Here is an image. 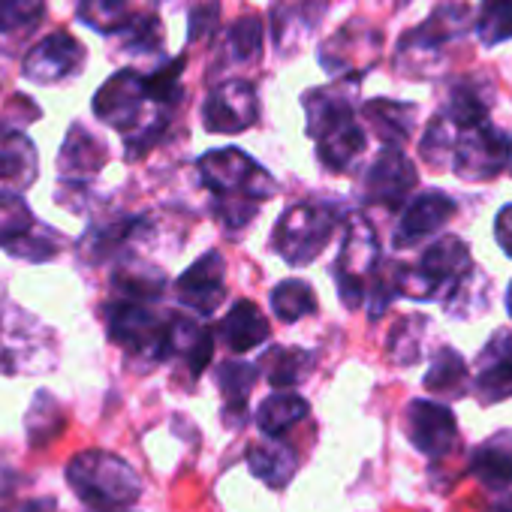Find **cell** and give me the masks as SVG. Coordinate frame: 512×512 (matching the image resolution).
Segmentation results:
<instances>
[{
    "label": "cell",
    "mask_w": 512,
    "mask_h": 512,
    "mask_svg": "<svg viewBox=\"0 0 512 512\" xmlns=\"http://www.w3.org/2000/svg\"><path fill=\"white\" fill-rule=\"evenodd\" d=\"M470 25V10L467 4H455L446 0L440 4L419 28L407 31L398 43V70L413 73V76H428L434 67H440L443 52L449 43H455Z\"/></svg>",
    "instance_id": "obj_8"
},
{
    "label": "cell",
    "mask_w": 512,
    "mask_h": 512,
    "mask_svg": "<svg viewBox=\"0 0 512 512\" xmlns=\"http://www.w3.org/2000/svg\"><path fill=\"white\" fill-rule=\"evenodd\" d=\"M260 118V103L256 91L244 79H229L211 88L205 106H202V124L211 133H241L256 124Z\"/></svg>",
    "instance_id": "obj_13"
},
{
    "label": "cell",
    "mask_w": 512,
    "mask_h": 512,
    "mask_svg": "<svg viewBox=\"0 0 512 512\" xmlns=\"http://www.w3.org/2000/svg\"><path fill=\"white\" fill-rule=\"evenodd\" d=\"M422 157L431 166L452 163L455 175L467 181H485L509 166L512 136L491 121L458 130L443 115H437L422 136Z\"/></svg>",
    "instance_id": "obj_2"
},
{
    "label": "cell",
    "mask_w": 512,
    "mask_h": 512,
    "mask_svg": "<svg viewBox=\"0 0 512 512\" xmlns=\"http://www.w3.org/2000/svg\"><path fill=\"white\" fill-rule=\"evenodd\" d=\"M425 389L440 395V398H461L467 392V365L461 359L458 350L452 347H440L434 356V365L425 374Z\"/></svg>",
    "instance_id": "obj_33"
},
{
    "label": "cell",
    "mask_w": 512,
    "mask_h": 512,
    "mask_svg": "<svg viewBox=\"0 0 512 512\" xmlns=\"http://www.w3.org/2000/svg\"><path fill=\"white\" fill-rule=\"evenodd\" d=\"M196 169H199V181L217 199V217L229 229L250 223L260 202L278 190L275 178L241 148L208 151L199 157Z\"/></svg>",
    "instance_id": "obj_3"
},
{
    "label": "cell",
    "mask_w": 512,
    "mask_h": 512,
    "mask_svg": "<svg viewBox=\"0 0 512 512\" xmlns=\"http://www.w3.org/2000/svg\"><path fill=\"white\" fill-rule=\"evenodd\" d=\"M326 13V0H275L272 4V40L278 52H299L317 31Z\"/></svg>",
    "instance_id": "obj_19"
},
{
    "label": "cell",
    "mask_w": 512,
    "mask_h": 512,
    "mask_svg": "<svg viewBox=\"0 0 512 512\" xmlns=\"http://www.w3.org/2000/svg\"><path fill=\"white\" fill-rule=\"evenodd\" d=\"M308 109V133L317 139V154L326 169L347 172L365 154L368 136L365 127L356 121L353 97L347 88H317L305 97Z\"/></svg>",
    "instance_id": "obj_4"
},
{
    "label": "cell",
    "mask_w": 512,
    "mask_h": 512,
    "mask_svg": "<svg viewBox=\"0 0 512 512\" xmlns=\"http://www.w3.org/2000/svg\"><path fill=\"white\" fill-rule=\"evenodd\" d=\"M380 241L365 217H350L344 229L341 256L335 263V281L344 305L359 311L368 305L374 287L380 284Z\"/></svg>",
    "instance_id": "obj_7"
},
{
    "label": "cell",
    "mask_w": 512,
    "mask_h": 512,
    "mask_svg": "<svg viewBox=\"0 0 512 512\" xmlns=\"http://www.w3.org/2000/svg\"><path fill=\"white\" fill-rule=\"evenodd\" d=\"M4 512H58L55 500L52 497H34V500H25L13 509H4Z\"/></svg>",
    "instance_id": "obj_46"
},
{
    "label": "cell",
    "mask_w": 512,
    "mask_h": 512,
    "mask_svg": "<svg viewBox=\"0 0 512 512\" xmlns=\"http://www.w3.org/2000/svg\"><path fill=\"white\" fill-rule=\"evenodd\" d=\"M272 311L284 323H299L317 311V296L308 281H284L272 290Z\"/></svg>",
    "instance_id": "obj_35"
},
{
    "label": "cell",
    "mask_w": 512,
    "mask_h": 512,
    "mask_svg": "<svg viewBox=\"0 0 512 512\" xmlns=\"http://www.w3.org/2000/svg\"><path fill=\"white\" fill-rule=\"evenodd\" d=\"M470 269V247L455 235H440L422 250L416 266H395V284L410 299H446Z\"/></svg>",
    "instance_id": "obj_6"
},
{
    "label": "cell",
    "mask_w": 512,
    "mask_h": 512,
    "mask_svg": "<svg viewBox=\"0 0 512 512\" xmlns=\"http://www.w3.org/2000/svg\"><path fill=\"white\" fill-rule=\"evenodd\" d=\"M247 467L256 479H263L272 488H284L296 473V452L281 443V437H263L247 449Z\"/></svg>",
    "instance_id": "obj_25"
},
{
    "label": "cell",
    "mask_w": 512,
    "mask_h": 512,
    "mask_svg": "<svg viewBox=\"0 0 512 512\" xmlns=\"http://www.w3.org/2000/svg\"><path fill=\"white\" fill-rule=\"evenodd\" d=\"M67 482L82 503L94 509H109V512H118L136 503L142 494V482L136 470L124 458L103 452V449L79 452L67 464Z\"/></svg>",
    "instance_id": "obj_5"
},
{
    "label": "cell",
    "mask_w": 512,
    "mask_h": 512,
    "mask_svg": "<svg viewBox=\"0 0 512 512\" xmlns=\"http://www.w3.org/2000/svg\"><path fill=\"white\" fill-rule=\"evenodd\" d=\"M332 232H335V211L329 205L299 202L281 214L272 244L290 266H308L323 253Z\"/></svg>",
    "instance_id": "obj_10"
},
{
    "label": "cell",
    "mask_w": 512,
    "mask_h": 512,
    "mask_svg": "<svg viewBox=\"0 0 512 512\" xmlns=\"http://www.w3.org/2000/svg\"><path fill=\"white\" fill-rule=\"evenodd\" d=\"M223 256L217 250H208L199 260L178 278L175 296L184 308H190L199 317H211L220 302L226 299V284H223Z\"/></svg>",
    "instance_id": "obj_15"
},
{
    "label": "cell",
    "mask_w": 512,
    "mask_h": 512,
    "mask_svg": "<svg viewBox=\"0 0 512 512\" xmlns=\"http://www.w3.org/2000/svg\"><path fill=\"white\" fill-rule=\"evenodd\" d=\"M476 392L482 404L512 398V335L506 329H497L479 353Z\"/></svg>",
    "instance_id": "obj_21"
},
{
    "label": "cell",
    "mask_w": 512,
    "mask_h": 512,
    "mask_svg": "<svg viewBox=\"0 0 512 512\" xmlns=\"http://www.w3.org/2000/svg\"><path fill=\"white\" fill-rule=\"evenodd\" d=\"M404 425H407L410 443L428 458H443L455 446V437H458V425H455L452 410L446 404H437V401L407 404Z\"/></svg>",
    "instance_id": "obj_16"
},
{
    "label": "cell",
    "mask_w": 512,
    "mask_h": 512,
    "mask_svg": "<svg viewBox=\"0 0 512 512\" xmlns=\"http://www.w3.org/2000/svg\"><path fill=\"white\" fill-rule=\"evenodd\" d=\"M46 326L31 314L4 305L0 308V368L4 371H37L43 362V350L49 347Z\"/></svg>",
    "instance_id": "obj_12"
},
{
    "label": "cell",
    "mask_w": 512,
    "mask_h": 512,
    "mask_svg": "<svg viewBox=\"0 0 512 512\" xmlns=\"http://www.w3.org/2000/svg\"><path fill=\"white\" fill-rule=\"evenodd\" d=\"M269 320L266 314L256 308L253 302L241 299L235 302L226 317L220 320V338L226 341L229 350L235 353H247V350H256L263 341H269Z\"/></svg>",
    "instance_id": "obj_24"
},
{
    "label": "cell",
    "mask_w": 512,
    "mask_h": 512,
    "mask_svg": "<svg viewBox=\"0 0 512 512\" xmlns=\"http://www.w3.org/2000/svg\"><path fill=\"white\" fill-rule=\"evenodd\" d=\"M494 238H497L500 250H503L506 256H512V205L500 208V214H497V220H494Z\"/></svg>",
    "instance_id": "obj_44"
},
{
    "label": "cell",
    "mask_w": 512,
    "mask_h": 512,
    "mask_svg": "<svg viewBox=\"0 0 512 512\" xmlns=\"http://www.w3.org/2000/svg\"><path fill=\"white\" fill-rule=\"evenodd\" d=\"M184 58H175L154 73L118 70L94 94V115L124 136L127 154L139 157L157 145L169 127L172 109L181 103Z\"/></svg>",
    "instance_id": "obj_1"
},
{
    "label": "cell",
    "mask_w": 512,
    "mask_h": 512,
    "mask_svg": "<svg viewBox=\"0 0 512 512\" xmlns=\"http://www.w3.org/2000/svg\"><path fill=\"white\" fill-rule=\"evenodd\" d=\"M220 10H217V4H208V7H199L196 13H193V25H190V37L196 40V37H202L205 31H214V25H217V16Z\"/></svg>",
    "instance_id": "obj_45"
},
{
    "label": "cell",
    "mask_w": 512,
    "mask_h": 512,
    "mask_svg": "<svg viewBox=\"0 0 512 512\" xmlns=\"http://www.w3.org/2000/svg\"><path fill=\"white\" fill-rule=\"evenodd\" d=\"M112 290L118 293V299H130V302H157L166 290V278L163 272L151 269V266H121L112 275Z\"/></svg>",
    "instance_id": "obj_34"
},
{
    "label": "cell",
    "mask_w": 512,
    "mask_h": 512,
    "mask_svg": "<svg viewBox=\"0 0 512 512\" xmlns=\"http://www.w3.org/2000/svg\"><path fill=\"white\" fill-rule=\"evenodd\" d=\"M46 19V0H0V40L13 46L31 40Z\"/></svg>",
    "instance_id": "obj_31"
},
{
    "label": "cell",
    "mask_w": 512,
    "mask_h": 512,
    "mask_svg": "<svg viewBox=\"0 0 512 512\" xmlns=\"http://www.w3.org/2000/svg\"><path fill=\"white\" fill-rule=\"evenodd\" d=\"M428 332V323L422 317H407L401 320L392 335H389V356L398 362V365H410L419 359L422 353V338Z\"/></svg>",
    "instance_id": "obj_42"
},
{
    "label": "cell",
    "mask_w": 512,
    "mask_h": 512,
    "mask_svg": "<svg viewBox=\"0 0 512 512\" xmlns=\"http://www.w3.org/2000/svg\"><path fill=\"white\" fill-rule=\"evenodd\" d=\"M305 416H308V401L302 395L275 392L260 404V410H256V425H260L263 437H281L287 428H293Z\"/></svg>",
    "instance_id": "obj_32"
},
{
    "label": "cell",
    "mask_w": 512,
    "mask_h": 512,
    "mask_svg": "<svg viewBox=\"0 0 512 512\" xmlns=\"http://www.w3.org/2000/svg\"><path fill=\"white\" fill-rule=\"evenodd\" d=\"M416 187V169L407 154L386 145L365 172V199L383 208H398Z\"/></svg>",
    "instance_id": "obj_14"
},
{
    "label": "cell",
    "mask_w": 512,
    "mask_h": 512,
    "mask_svg": "<svg viewBox=\"0 0 512 512\" xmlns=\"http://www.w3.org/2000/svg\"><path fill=\"white\" fill-rule=\"evenodd\" d=\"M118 512H124V509H118Z\"/></svg>",
    "instance_id": "obj_49"
},
{
    "label": "cell",
    "mask_w": 512,
    "mask_h": 512,
    "mask_svg": "<svg viewBox=\"0 0 512 512\" xmlns=\"http://www.w3.org/2000/svg\"><path fill=\"white\" fill-rule=\"evenodd\" d=\"M172 356L184 359L190 374L199 377L205 371V365L211 362V356H214L211 332L205 326H199L196 320L172 317V326H169V359Z\"/></svg>",
    "instance_id": "obj_26"
},
{
    "label": "cell",
    "mask_w": 512,
    "mask_h": 512,
    "mask_svg": "<svg viewBox=\"0 0 512 512\" xmlns=\"http://www.w3.org/2000/svg\"><path fill=\"white\" fill-rule=\"evenodd\" d=\"M106 326L109 338L124 347L133 359L142 362H163L169 359V326L148 302L115 299L106 305Z\"/></svg>",
    "instance_id": "obj_9"
},
{
    "label": "cell",
    "mask_w": 512,
    "mask_h": 512,
    "mask_svg": "<svg viewBox=\"0 0 512 512\" xmlns=\"http://www.w3.org/2000/svg\"><path fill=\"white\" fill-rule=\"evenodd\" d=\"M470 473L485 488H509L512 485V431H497L482 440L470 455Z\"/></svg>",
    "instance_id": "obj_23"
},
{
    "label": "cell",
    "mask_w": 512,
    "mask_h": 512,
    "mask_svg": "<svg viewBox=\"0 0 512 512\" xmlns=\"http://www.w3.org/2000/svg\"><path fill=\"white\" fill-rule=\"evenodd\" d=\"M61 244H64V238L52 226L37 223L28 235H22L19 241H13L4 250L19 256V260H28V263H46V260H52V256L61 250Z\"/></svg>",
    "instance_id": "obj_39"
},
{
    "label": "cell",
    "mask_w": 512,
    "mask_h": 512,
    "mask_svg": "<svg viewBox=\"0 0 512 512\" xmlns=\"http://www.w3.org/2000/svg\"><path fill=\"white\" fill-rule=\"evenodd\" d=\"M40 172L34 142L22 130L0 127V196H22Z\"/></svg>",
    "instance_id": "obj_20"
},
{
    "label": "cell",
    "mask_w": 512,
    "mask_h": 512,
    "mask_svg": "<svg viewBox=\"0 0 512 512\" xmlns=\"http://www.w3.org/2000/svg\"><path fill=\"white\" fill-rule=\"evenodd\" d=\"M365 121L374 127V133L386 142L401 148V142H407L413 136V124H416V106L410 103H398V100H371L365 103Z\"/></svg>",
    "instance_id": "obj_28"
},
{
    "label": "cell",
    "mask_w": 512,
    "mask_h": 512,
    "mask_svg": "<svg viewBox=\"0 0 512 512\" xmlns=\"http://www.w3.org/2000/svg\"><path fill=\"white\" fill-rule=\"evenodd\" d=\"M85 61H88L85 46L73 34L55 31L40 43H34V49L25 55L22 73L37 85H61L76 79L85 70Z\"/></svg>",
    "instance_id": "obj_11"
},
{
    "label": "cell",
    "mask_w": 512,
    "mask_h": 512,
    "mask_svg": "<svg viewBox=\"0 0 512 512\" xmlns=\"http://www.w3.org/2000/svg\"><path fill=\"white\" fill-rule=\"evenodd\" d=\"M494 512H512V494H509V497H503V500L494 506Z\"/></svg>",
    "instance_id": "obj_47"
},
{
    "label": "cell",
    "mask_w": 512,
    "mask_h": 512,
    "mask_svg": "<svg viewBox=\"0 0 512 512\" xmlns=\"http://www.w3.org/2000/svg\"><path fill=\"white\" fill-rule=\"evenodd\" d=\"M127 55H157L163 49V25L154 16H133V22L118 34Z\"/></svg>",
    "instance_id": "obj_40"
},
{
    "label": "cell",
    "mask_w": 512,
    "mask_h": 512,
    "mask_svg": "<svg viewBox=\"0 0 512 512\" xmlns=\"http://www.w3.org/2000/svg\"><path fill=\"white\" fill-rule=\"evenodd\" d=\"M263 371H266V380L269 386L281 389V392H290L293 386H299L311 368H314V356L302 347H272L266 356H263Z\"/></svg>",
    "instance_id": "obj_30"
},
{
    "label": "cell",
    "mask_w": 512,
    "mask_h": 512,
    "mask_svg": "<svg viewBox=\"0 0 512 512\" xmlns=\"http://www.w3.org/2000/svg\"><path fill=\"white\" fill-rule=\"evenodd\" d=\"M455 199L443 190H425L419 193L413 202H407L401 220H398V232H395V244L398 247H413L425 238H431L443 223H449V217L455 214Z\"/></svg>",
    "instance_id": "obj_18"
},
{
    "label": "cell",
    "mask_w": 512,
    "mask_h": 512,
    "mask_svg": "<svg viewBox=\"0 0 512 512\" xmlns=\"http://www.w3.org/2000/svg\"><path fill=\"white\" fill-rule=\"evenodd\" d=\"M488 278H482L476 269H470L446 296V311L455 314V317H476L473 314V305L482 311L488 308Z\"/></svg>",
    "instance_id": "obj_38"
},
{
    "label": "cell",
    "mask_w": 512,
    "mask_h": 512,
    "mask_svg": "<svg viewBox=\"0 0 512 512\" xmlns=\"http://www.w3.org/2000/svg\"><path fill=\"white\" fill-rule=\"evenodd\" d=\"M106 145L91 133L85 130L82 124H73L64 145H61V157H58V166H61V184L67 187H85L103 166H106Z\"/></svg>",
    "instance_id": "obj_22"
},
{
    "label": "cell",
    "mask_w": 512,
    "mask_h": 512,
    "mask_svg": "<svg viewBox=\"0 0 512 512\" xmlns=\"http://www.w3.org/2000/svg\"><path fill=\"white\" fill-rule=\"evenodd\" d=\"M380 55V34L362 22H350L320 49V61L332 76L371 67Z\"/></svg>",
    "instance_id": "obj_17"
},
{
    "label": "cell",
    "mask_w": 512,
    "mask_h": 512,
    "mask_svg": "<svg viewBox=\"0 0 512 512\" xmlns=\"http://www.w3.org/2000/svg\"><path fill=\"white\" fill-rule=\"evenodd\" d=\"M256 368L247 362H220L217 368V386L223 395V413L232 428H241L247 422V395L256 383Z\"/></svg>",
    "instance_id": "obj_27"
},
{
    "label": "cell",
    "mask_w": 512,
    "mask_h": 512,
    "mask_svg": "<svg viewBox=\"0 0 512 512\" xmlns=\"http://www.w3.org/2000/svg\"><path fill=\"white\" fill-rule=\"evenodd\" d=\"M506 311H509V317H512V284L506 287Z\"/></svg>",
    "instance_id": "obj_48"
},
{
    "label": "cell",
    "mask_w": 512,
    "mask_h": 512,
    "mask_svg": "<svg viewBox=\"0 0 512 512\" xmlns=\"http://www.w3.org/2000/svg\"><path fill=\"white\" fill-rule=\"evenodd\" d=\"M488 106H491L488 103V85H482L479 79H464L449 91L443 118L452 127L467 130V127H476V124L488 121Z\"/></svg>",
    "instance_id": "obj_29"
},
{
    "label": "cell",
    "mask_w": 512,
    "mask_h": 512,
    "mask_svg": "<svg viewBox=\"0 0 512 512\" xmlns=\"http://www.w3.org/2000/svg\"><path fill=\"white\" fill-rule=\"evenodd\" d=\"M263 37H266V28L256 16H244L238 19L229 34H226V52L235 64H253L256 58L263 55Z\"/></svg>",
    "instance_id": "obj_37"
},
{
    "label": "cell",
    "mask_w": 512,
    "mask_h": 512,
    "mask_svg": "<svg viewBox=\"0 0 512 512\" xmlns=\"http://www.w3.org/2000/svg\"><path fill=\"white\" fill-rule=\"evenodd\" d=\"M79 19L100 34H121L133 22L127 0H79Z\"/></svg>",
    "instance_id": "obj_36"
},
{
    "label": "cell",
    "mask_w": 512,
    "mask_h": 512,
    "mask_svg": "<svg viewBox=\"0 0 512 512\" xmlns=\"http://www.w3.org/2000/svg\"><path fill=\"white\" fill-rule=\"evenodd\" d=\"M37 226L22 196H0V247H10Z\"/></svg>",
    "instance_id": "obj_43"
},
{
    "label": "cell",
    "mask_w": 512,
    "mask_h": 512,
    "mask_svg": "<svg viewBox=\"0 0 512 512\" xmlns=\"http://www.w3.org/2000/svg\"><path fill=\"white\" fill-rule=\"evenodd\" d=\"M476 34L485 46H497L512 37V0H485Z\"/></svg>",
    "instance_id": "obj_41"
}]
</instances>
